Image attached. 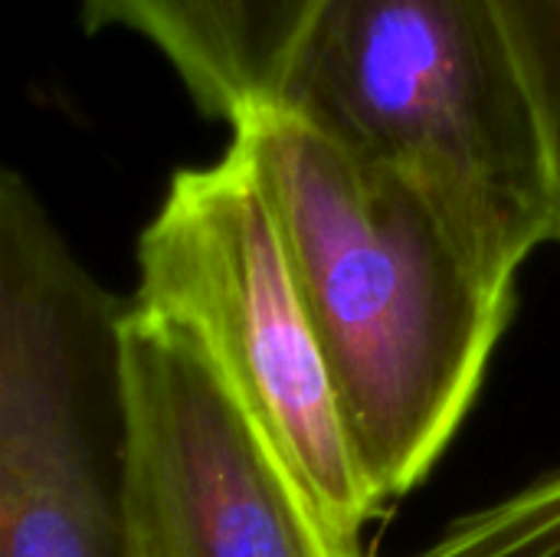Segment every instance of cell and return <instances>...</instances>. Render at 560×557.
Returning <instances> with one entry per match:
<instances>
[{
	"mask_svg": "<svg viewBox=\"0 0 560 557\" xmlns=\"http://www.w3.org/2000/svg\"><path fill=\"white\" fill-rule=\"evenodd\" d=\"M413 557H560V466L463 515Z\"/></svg>",
	"mask_w": 560,
	"mask_h": 557,
	"instance_id": "52a82bcc",
	"label": "cell"
},
{
	"mask_svg": "<svg viewBox=\"0 0 560 557\" xmlns=\"http://www.w3.org/2000/svg\"><path fill=\"white\" fill-rule=\"evenodd\" d=\"M495 7L535 112L551 197V240H560V0H495Z\"/></svg>",
	"mask_w": 560,
	"mask_h": 557,
	"instance_id": "ba28073f",
	"label": "cell"
},
{
	"mask_svg": "<svg viewBox=\"0 0 560 557\" xmlns=\"http://www.w3.org/2000/svg\"><path fill=\"white\" fill-rule=\"evenodd\" d=\"M272 112L417 187L515 276L551 240L541 138L495 0H318Z\"/></svg>",
	"mask_w": 560,
	"mask_h": 557,
	"instance_id": "7a4b0ae2",
	"label": "cell"
},
{
	"mask_svg": "<svg viewBox=\"0 0 560 557\" xmlns=\"http://www.w3.org/2000/svg\"><path fill=\"white\" fill-rule=\"evenodd\" d=\"M118 557H331L200 351L121 312Z\"/></svg>",
	"mask_w": 560,
	"mask_h": 557,
	"instance_id": "5b68a950",
	"label": "cell"
},
{
	"mask_svg": "<svg viewBox=\"0 0 560 557\" xmlns=\"http://www.w3.org/2000/svg\"><path fill=\"white\" fill-rule=\"evenodd\" d=\"M85 30H131L230 128L276 105L318 0H79Z\"/></svg>",
	"mask_w": 560,
	"mask_h": 557,
	"instance_id": "8992f818",
	"label": "cell"
},
{
	"mask_svg": "<svg viewBox=\"0 0 560 557\" xmlns=\"http://www.w3.org/2000/svg\"><path fill=\"white\" fill-rule=\"evenodd\" d=\"M121 312L0 164V557H118Z\"/></svg>",
	"mask_w": 560,
	"mask_h": 557,
	"instance_id": "277c9868",
	"label": "cell"
},
{
	"mask_svg": "<svg viewBox=\"0 0 560 557\" xmlns=\"http://www.w3.org/2000/svg\"><path fill=\"white\" fill-rule=\"evenodd\" d=\"M131 309L177 328L292 483L331 557H361L381 496L351 446L315 328L236 141L184 167L138 240Z\"/></svg>",
	"mask_w": 560,
	"mask_h": 557,
	"instance_id": "3957f363",
	"label": "cell"
},
{
	"mask_svg": "<svg viewBox=\"0 0 560 557\" xmlns=\"http://www.w3.org/2000/svg\"><path fill=\"white\" fill-rule=\"evenodd\" d=\"M230 141L279 227L358 463L381 502L400 499L463 427L512 318L515 272L417 187L282 112L236 121Z\"/></svg>",
	"mask_w": 560,
	"mask_h": 557,
	"instance_id": "6da1fadb",
	"label": "cell"
}]
</instances>
